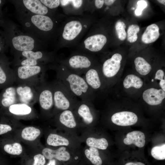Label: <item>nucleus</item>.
Here are the masks:
<instances>
[{
    "label": "nucleus",
    "instance_id": "obj_6",
    "mask_svg": "<svg viewBox=\"0 0 165 165\" xmlns=\"http://www.w3.org/2000/svg\"><path fill=\"white\" fill-rule=\"evenodd\" d=\"M122 58L121 54L116 53L104 62L102 71L105 77L108 78H112L117 74L121 67Z\"/></svg>",
    "mask_w": 165,
    "mask_h": 165
},
{
    "label": "nucleus",
    "instance_id": "obj_36",
    "mask_svg": "<svg viewBox=\"0 0 165 165\" xmlns=\"http://www.w3.org/2000/svg\"><path fill=\"white\" fill-rule=\"evenodd\" d=\"M34 160L33 165H44L46 163L45 158L40 154L35 155L34 157Z\"/></svg>",
    "mask_w": 165,
    "mask_h": 165
},
{
    "label": "nucleus",
    "instance_id": "obj_40",
    "mask_svg": "<svg viewBox=\"0 0 165 165\" xmlns=\"http://www.w3.org/2000/svg\"><path fill=\"white\" fill-rule=\"evenodd\" d=\"M104 3V0H96L95 1V4L96 7L98 9L101 8Z\"/></svg>",
    "mask_w": 165,
    "mask_h": 165
},
{
    "label": "nucleus",
    "instance_id": "obj_1",
    "mask_svg": "<svg viewBox=\"0 0 165 165\" xmlns=\"http://www.w3.org/2000/svg\"><path fill=\"white\" fill-rule=\"evenodd\" d=\"M58 69L57 80L61 82L70 92L76 98L91 102L94 99L93 91L89 87L84 79L65 67Z\"/></svg>",
    "mask_w": 165,
    "mask_h": 165
},
{
    "label": "nucleus",
    "instance_id": "obj_30",
    "mask_svg": "<svg viewBox=\"0 0 165 165\" xmlns=\"http://www.w3.org/2000/svg\"><path fill=\"white\" fill-rule=\"evenodd\" d=\"M152 156L158 160L165 159V144H163L153 147L151 150Z\"/></svg>",
    "mask_w": 165,
    "mask_h": 165
},
{
    "label": "nucleus",
    "instance_id": "obj_19",
    "mask_svg": "<svg viewBox=\"0 0 165 165\" xmlns=\"http://www.w3.org/2000/svg\"><path fill=\"white\" fill-rule=\"evenodd\" d=\"M26 7L33 13L44 15L48 12L47 7L38 0H24Z\"/></svg>",
    "mask_w": 165,
    "mask_h": 165
},
{
    "label": "nucleus",
    "instance_id": "obj_8",
    "mask_svg": "<svg viewBox=\"0 0 165 165\" xmlns=\"http://www.w3.org/2000/svg\"><path fill=\"white\" fill-rule=\"evenodd\" d=\"M144 100L148 104L156 105L160 104L165 97V92L162 89L152 88L145 90L142 94Z\"/></svg>",
    "mask_w": 165,
    "mask_h": 165
},
{
    "label": "nucleus",
    "instance_id": "obj_16",
    "mask_svg": "<svg viewBox=\"0 0 165 165\" xmlns=\"http://www.w3.org/2000/svg\"><path fill=\"white\" fill-rule=\"evenodd\" d=\"M160 35L159 27L156 24H153L146 28L142 35L141 40L145 44H149L156 41Z\"/></svg>",
    "mask_w": 165,
    "mask_h": 165
},
{
    "label": "nucleus",
    "instance_id": "obj_13",
    "mask_svg": "<svg viewBox=\"0 0 165 165\" xmlns=\"http://www.w3.org/2000/svg\"><path fill=\"white\" fill-rule=\"evenodd\" d=\"M89 87L94 92L95 90L100 89L102 83L97 70L91 68L87 70L82 77Z\"/></svg>",
    "mask_w": 165,
    "mask_h": 165
},
{
    "label": "nucleus",
    "instance_id": "obj_26",
    "mask_svg": "<svg viewBox=\"0 0 165 165\" xmlns=\"http://www.w3.org/2000/svg\"><path fill=\"white\" fill-rule=\"evenodd\" d=\"M86 157L94 165H101L102 162L99 156L98 149L93 147H90L84 151Z\"/></svg>",
    "mask_w": 165,
    "mask_h": 165
},
{
    "label": "nucleus",
    "instance_id": "obj_33",
    "mask_svg": "<svg viewBox=\"0 0 165 165\" xmlns=\"http://www.w3.org/2000/svg\"><path fill=\"white\" fill-rule=\"evenodd\" d=\"M115 29L118 38L121 41H123L126 38L127 33L125 31L126 25L122 21H118L115 24Z\"/></svg>",
    "mask_w": 165,
    "mask_h": 165
},
{
    "label": "nucleus",
    "instance_id": "obj_9",
    "mask_svg": "<svg viewBox=\"0 0 165 165\" xmlns=\"http://www.w3.org/2000/svg\"><path fill=\"white\" fill-rule=\"evenodd\" d=\"M91 102L81 100L77 102L75 107L76 108L77 113L85 123H91L94 120V117L91 111Z\"/></svg>",
    "mask_w": 165,
    "mask_h": 165
},
{
    "label": "nucleus",
    "instance_id": "obj_31",
    "mask_svg": "<svg viewBox=\"0 0 165 165\" xmlns=\"http://www.w3.org/2000/svg\"><path fill=\"white\" fill-rule=\"evenodd\" d=\"M139 26L136 24H132L130 25L127 31V40L130 42H136L138 39L137 33L140 31Z\"/></svg>",
    "mask_w": 165,
    "mask_h": 165
},
{
    "label": "nucleus",
    "instance_id": "obj_43",
    "mask_svg": "<svg viewBox=\"0 0 165 165\" xmlns=\"http://www.w3.org/2000/svg\"><path fill=\"white\" fill-rule=\"evenodd\" d=\"M115 1L114 0H104V2L106 5L110 6Z\"/></svg>",
    "mask_w": 165,
    "mask_h": 165
},
{
    "label": "nucleus",
    "instance_id": "obj_45",
    "mask_svg": "<svg viewBox=\"0 0 165 165\" xmlns=\"http://www.w3.org/2000/svg\"><path fill=\"white\" fill-rule=\"evenodd\" d=\"M157 1L161 4L163 5H165V0H158Z\"/></svg>",
    "mask_w": 165,
    "mask_h": 165
},
{
    "label": "nucleus",
    "instance_id": "obj_5",
    "mask_svg": "<svg viewBox=\"0 0 165 165\" xmlns=\"http://www.w3.org/2000/svg\"><path fill=\"white\" fill-rule=\"evenodd\" d=\"M38 91V101L42 109L50 110L54 106L53 92L51 84L45 82L36 87Z\"/></svg>",
    "mask_w": 165,
    "mask_h": 165
},
{
    "label": "nucleus",
    "instance_id": "obj_15",
    "mask_svg": "<svg viewBox=\"0 0 165 165\" xmlns=\"http://www.w3.org/2000/svg\"><path fill=\"white\" fill-rule=\"evenodd\" d=\"M145 135L140 131H134L128 133L126 137L123 140L124 143L126 145L132 144L139 148L143 147L145 144Z\"/></svg>",
    "mask_w": 165,
    "mask_h": 165
},
{
    "label": "nucleus",
    "instance_id": "obj_7",
    "mask_svg": "<svg viewBox=\"0 0 165 165\" xmlns=\"http://www.w3.org/2000/svg\"><path fill=\"white\" fill-rule=\"evenodd\" d=\"M112 122L119 126H127L135 124L138 117L134 113L129 111L117 112L113 114L111 118Z\"/></svg>",
    "mask_w": 165,
    "mask_h": 165
},
{
    "label": "nucleus",
    "instance_id": "obj_21",
    "mask_svg": "<svg viewBox=\"0 0 165 165\" xmlns=\"http://www.w3.org/2000/svg\"><path fill=\"white\" fill-rule=\"evenodd\" d=\"M59 119L63 125L69 128H74L77 125L75 116L71 110L62 111L60 114Z\"/></svg>",
    "mask_w": 165,
    "mask_h": 165
},
{
    "label": "nucleus",
    "instance_id": "obj_39",
    "mask_svg": "<svg viewBox=\"0 0 165 165\" xmlns=\"http://www.w3.org/2000/svg\"><path fill=\"white\" fill-rule=\"evenodd\" d=\"M73 6L76 8H79L82 5V0H70Z\"/></svg>",
    "mask_w": 165,
    "mask_h": 165
},
{
    "label": "nucleus",
    "instance_id": "obj_42",
    "mask_svg": "<svg viewBox=\"0 0 165 165\" xmlns=\"http://www.w3.org/2000/svg\"><path fill=\"white\" fill-rule=\"evenodd\" d=\"M159 84L162 88V89L164 91H165V79H163L160 80L159 83Z\"/></svg>",
    "mask_w": 165,
    "mask_h": 165
},
{
    "label": "nucleus",
    "instance_id": "obj_48",
    "mask_svg": "<svg viewBox=\"0 0 165 165\" xmlns=\"http://www.w3.org/2000/svg\"><path fill=\"white\" fill-rule=\"evenodd\" d=\"M0 50H1V48H0Z\"/></svg>",
    "mask_w": 165,
    "mask_h": 165
},
{
    "label": "nucleus",
    "instance_id": "obj_4",
    "mask_svg": "<svg viewBox=\"0 0 165 165\" xmlns=\"http://www.w3.org/2000/svg\"><path fill=\"white\" fill-rule=\"evenodd\" d=\"M68 66L72 72L81 75L91 68L92 62L88 57L75 55L70 57L67 61Z\"/></svg>",
    "mask_w": 165,
    "mask_h": 165
},
{
    "label": "nucleus",
    "instance_id": "obj_12",
    "mask_svg": "<svg viewBox=\"0 0 165 165\" xmlns=\"http://www.w3.org/2000/svg\"><path fill=\"white\" fill-rule=\"evenodd\" d=\"M82 29V25L79 21L77 20L71 21L65 26L62 36L65 40H72L79 34Z\"/></svg>",
    "mask_w": 165,
    "mask_h": 165
},
{
    "label": "nucleus",
    "instance_id": "obj_32",
    "mask_svg": "<svg viewBox=\"0 0 165 165\" xmlns=\"http://www.w3.org/2000/svg\"><path fill=\"white\" fill-rule=\"evenodd\" d=\"M4 149L7 153L13 155H20L23 151L22 147L20 144L16 142L12 145H6L4 147Z\"/></svg>",
    "mask_w": 165,
    "mask_h": 165
},
{
    "label": "nucleus",
    "instance_id": "obj_37",
    "mask_svg": "<svg viewBox=\"0 0 165 165\" xmlns=\"http://www.w3.org/2000/svg\"><path fill=\"white\" fill-rule=\"evenodd\" d=\"M12 129L11 127L9 125L0 124V135L6 133Z\"/></svg>",
    "mask_w": 165,
    "mask_h": 165
},
{
    "label": "nucleus",
    "instance_id": "obj_29",
    "mask_svg": "<svg viewBox=\"0 0 165 165\" xmlns=\"http://www.w3.org/2000/svg\"><path fill=\"white\" fill-rule=\"evenodd\" d=\"M40 130L33 127H27L24 128L21 133V137L24 139L33 141L40 134Z\"/></svg>",
    "mask_w": 165,
    "mask_h": 165
},
{
    "label": "nucleus",
    "instance_id": "obj_23",
    "mask_svg": "<svg viewBox=\"0 0 165 165\" xmlns=\"http://www.w3.org/2000/svg\"><path fill=\"white\" fill-rule=\"evenodd\" d=\"M134 63L136 70L141 75H146L151 71L150 64L142 57H136L134 60Z\"/></svg>",
    "mask_w": 165,
    "mask_h": 165
},
{
    "label": "nucleus",
    "instance_id": "obj_24",
    "mask_svg": "<svg viewBox=\"0 0 165 165\" xmlns=\"http://www.w3.org/2000/svg\"><path fill=\"white\" fill-rule=\"evenodd\" d=\"M47 143L49 145L57 146H67L69 144L68 140L65 138L55 134H50L48 136Z\"/></svg>",
    "mask_w": 165,
    "mask_h": 165
},
{
    "label": "nucleus",
    "instance_id": "obj_38",
    "mask_svg": "<svg viewBox=\"0 0 165 165\" xmlns=\"http://www.w3.org/2000/svg\"><path fill=\"white\" fill-rule=\"evenodd\" d=\"M164 76V73L163 71L161 69H159L156 73L155 79L161 80L163 79Z\"/></svg>",
    "mask_w": 165,
    "mask_h": 165
},
{
    "label": "nucleus",
    "instance_id": "obj_28",
    "mask_svg": "<svg viewBox=\"0 0 165 165\" xmlns=\"http://www.w3.org/2000/svg\"><path fill=\"white\" fill-rule=\"evenodd\" d=\"M86 145L89 147H93L100 149L105 150L108 146V142L105 138H96L90 137L86 140Z\"/></svg>",
    "mask_w": 165,
    "mask_h": 165
},
{
    "label": "nucleus",
    "instance_id": "obj_44",
    "mask_svg": "<svg viewBox=\"0 0 165 165\" xmlns=\"http://www.w3.org/2000/svg\"><path fill=\"white\" fill-rule=\"evenodd\" d=\"M46 165H56V161L54 159H51Z\"/></svg>",
    "mask_w": 165,
    "mask_h": 165
},
{
    "label": "nucleus",
    "instance_id": "obj_11",
    "mask_svg": "<svg viewBox=\"0 0 165 165\" xmlns=\"http://www.w3.org/2000/svg\"><path fill=\"white\" fill-rule=\"evenodd\" d=\"M42 153L45 158L49 160L55 158L59 161H65L68 160L71 157L70 153L64 146L56 150L45 148L42 150Z\"/></svg>",
    "mask_w": 165,
    "mask_h": 165
},
{
    "label": "nucleus",
    "instance_id": "obj_3",
    "mask_svg": "<svg viewBox=\"0 0 165 165\" xmlns=\"http://www.w3.org/2000/svg\"><path fill=\"white\" fill-rule=\"evenodd\" d=\"M53 92L54 106L57 110L64 111L75 107L78 101L60 81L57 80L51 83Z\"/></svg>",
    "mask_w": 165,
    "mask_h": 165
},
{
    "label": "nucleus",
    "instance_id": "obj_46",
    "mask_svg": "<svg viewBox=\"0 0 165 165\" xmlns=\"http://www.w3.org/2000/svg\"><path fill=\"white\" fill-rule=\"evenodd\" d=\"M154 81V79H152V82H153Z\"/></svg>",
    "mask_w": 165,
    "mask_h": 165
},
{
    "label": "nucleus",
    "instance_id": "obj_34",
    "mask_svg": "<svg viewBox=\"0 0 165 165\" xmlns=\"http://www.w3.org/2000/svg\"><path fill=\"white\" fill-rule=\"evenodd\" d=\"M40 1L45 6L50 9H53L58 7L60 3V0H41Z\"/></svg>",
    "mask_w": 165,
    "mask_h": 165
},
{
    "label": "nucleus",
    "instance_id": "obj_17",
    "mask_svg": "<svg viewBox=\"0 0 165 165\" xmlns=\"http://www.w3.org/2000/svg\"><path fill=\"white\" fill-rule=\"evenodd\" d=\"M32 23L38 28L44 31H49L53 27V23L48 16L44 15L37 14L32 16Z\"/></svg>",
    "mask_w": 165,
    "mask_h": 165
},
{
    "label": "nucleus",
    "instance_id": "obj_25",
    "mask_svg": "<svg viewBox=\"0 0 165 165\" xmlns=\"http://www.w3.org/2000/svg\"><path fill=\"white\" fill-rule=\"evenodd\" d=\"M143 85L142 79L139 77L133 74L127 75L123 81V86L126 89L131 87L139 89Z\"/></svg>",
    "mask_w": 165,
    "mask_h": 165
},
{
    "label": "nucleus",
    "instance_id": "obj_41",
    "mask_svg": "<svg viewBox=\"0 0 165 165\" xmlns=\"http://www.w3.org/2000/svg\"><path fill=\"white\" fill-rule=\"evenodd\" d=\"M125 165H145L141 162H130L126 163Z\"/></svg>",
    "mask_w": 165,
    "mask_h": 165
},
{
    "label": "nucleus",
    "instance_id": "obj_22",
    "mask_svg": "<svg viewBox=\"0 0 165 165\" xmlns=\"http://www.w3.org/2000/svg\"><path fill=\"white\" fill-rule=\"evenodd\" d=\"M9 112L11 114L18 116H25L30 114L32 111L29 105L24 103H16L10 105L8 108Z\"/></svg>",
    "mask_w": 165,
    "mask_h": 165
},
{
    "label": "nucleus",
    "instance_id": "obj_10",
    "mask_svg": "<svg viewBox=\"0 0 165 165\" xmlns=\"http://www.w3.org/2000/svg\"><path fill=\"white\" fill-rule=\"evenodd\" d=\"M106 36L102 34H97L90 36L84 41L85 47L90 51L96 52L101 50L106 43Z\"/></svg>",
    "mask_w": 165,
    "mask_h": 165
},
{
    "label": "nucleus",
    "instance_id": "obj_14",
    "mask_svg": "<svg viewBox=\"0 0 165 165\" xmlns=\"http://www.w3.org/2000/svg\"><path fill=\"white\" fill-rule=\"evenodd\" d=\"M12 43L16 50L23 52L33 49L34 40L29 36L20 35L14 37L12 39Z\"/></svg>",
    "mask_w": 165,
    "mask_h": 165
},
{
    "label": "nucleus",
    "instance_id": "obj_27",
    "mask_svg": "<svg viewBox=\"0 0 165 165\" xmlns=\"http://www.w3.org/2000/svg\"><path fill=\"white\" fill-rule=\"evenodd\" d=\"M15 82L14 72H7L0 65V86H10Z\"/></svg>",
    "mask_w": 165,
    "mask_h": 165
},
{
    "label": "nucleus",
    "instance_id": "obj_20",
    "mask_svg": "<svg viewBox=\"0 0 165 165\" xmlns=\"http://www.w3.org/2000/svg\"><path fill=\"white\" fill-rule=\"evenodd\" d=\"M22 55L26 58L21 62V64L22 66H36L38 64L37 60L43 57V54L41 52H34L31 50L23 51Z\"/></svg>",
    "mask_w": 165,
    "mask_h": 165
},
{
    "label": "nucleus",
    "instance_id": "obj_18",
    "mask_svg": "<svg viewBox=\"0 0 165 165\" xmlns=\"http://www.w3.org/2000/svg\"><path fill=\"white\" fill-rule=\"evenodd\" d=\"M0 103L5 108H9L10 105L19 103L17 97L13 94L12 86L5 88L0 95Z\"/></svg>",
    "mask_w": 165,
    "mask_h": 165
},
{
    "label": "nucleus",
    "instance_id": "obj_2",
    "mask_svg": "<svg viewBox=\"0 0 165 165\" xmlns=\"http://www.w3.org/2000/svg\"><path fill=\"white\" fill-rule=\"evenodd\" d=\"M14 72L15 82L19 84L36 87L46 82L44 73L39 66H21L18 68L16 72Z\"/></svg>",
    "mask_w": 165,
    "mask_h": 165
},
{
    "label": "nucleus",
    "instance_id": "obj_47",
    "mask_svg": "<svg viewBox=\"0 0 165 165\" xmlns=\"http://www.w3.org/2000/svg\"><path fill=\"white\" fill-rule=\"evenodd\" d=\"M1 1L0 0V4L1 3Z\"/></svg>",
    "mask_w": 165,
    "mask_h": 165
},
{
    "label": "nucleus",
    "instance_id": "obj_35",
    "mask_svg": "<svg viewBox=\"0 0 165 165\" xmlns=\"http://www.w3.org/2000/svg\"><path fill=\"white\" fill-rule=\"evenodd\" d=\"M137 4L138 6L135 13L136 15L140 16L143 10L147 7V3L145 0H141L138 1Z\"/></svg>",
    "mask_w": 165,
    "mask_h": 165
}]
</instances>
